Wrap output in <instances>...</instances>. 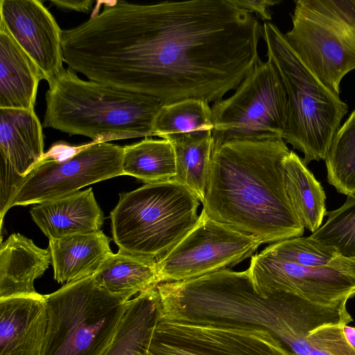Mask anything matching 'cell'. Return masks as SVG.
Instances as JSON below:
<instances>
[{
    "mask_svg": "<svg viewBox=\"0 0 355 355\" xmlns=\"http://www.w3.org/2000/svg\"><path fill=\"white\" fill-rule=\"evenodd\" d=\"M30 214L49 240L100 231L104 221L92 188L36 204Z\"/></svg>",
    "mask_w": 355,
    "mask_h": 355,
    "instance_id": "cell-15",
    "label": "cell"
},
{
    "mask_svg": "<svg viewBox=\"0 0 355 355\" xmlns=\"http://www.w3.org/2000/svg\"><path fill=\"white\" fill-rule=\"evenodd\" d=\"M123 175L133 176L146 183L172 180L176 173L175 153L165 139L146 138L123 147Z\"/></svg>",
    "mask_w": 355,
    "mask_h": 355,
    "instance_id": "cell-24",
    "label": "cell"
},
{
    "mask_svg": "<svg viewBox=\"0 0 355 355\" xmlns=\"http://www.w3.org/2000/svg\"><path fill=\"white\" fill-rule=\"evenodd\" d=\"M248 270L255 291L263 297L284 292L332 305L355 295V262L341 267L306 266L263 250L251 257Z\"/></svg>",
    "mask_w": 355,
    "mask_h": 355,
    "instance_id": "cell-12",
    "label": "cell"
},
{
    "mask_svg": "<svg viewBox=\"0 0 355 355\" xmlns=\"http://www.w3.org/2000/svg\"><path fill=\"white\" fill-rule=\"evenodd\" d=\"M285 187L292 206L304 228L311 233L326 216V194L303 159L290 150L283 161Z\"/></svg>",
    "mask_w": 355,
    "mask_h": 355,
    "instance_id": "cell-22",
    "label": "cell"
},
{
    "mask_svg": "<svg viewBox=\"0 0 355 355\" xmlns=\"http://www.w3.org/2000/svg\"><path fill=\"white\" fill-rule=\"evenodd\" d=\"M110 240L101 230L50 239L54 279L67 284L94 275L112 253Z\"/></svg>",
    "mask_w": 355,
    "mask_h": 355,
    "instance_id": "cell-19",
    "label": "cell"
},
{
    "mask_svg": "<svg viewBox=\"0 0 355 355\" xmlns=\"http://www.w3.org/2000/svg\"><path fill=\"white\" fill-rule=\"evenodd\" d=\"M289 46L337 95L344 76L355 69V0L295 1Z\"/></svg>",
    "mask_w": 355,
    "mask_h": 355,
    "instance_id": "cell-7",
    "label": "cell"
},
{
    "mask_svg": "<svg viewBox=\"0 0 355 355\" xmlns=\"http://www.w3.org/2000/svg\"><path fill=\"white\" fill-rule=\"evenodd\" d=\"M326 216L325 223L309 237L334 247L345 257L355 258V192Z\"/></svg>",
    "mask_w": 355,
    "mask_h": 355,
    "instance_id": "cell-28",
    "label": "cell"
},
{
    "mask_svg": "<svg viewBox=\"0 0 355 355\" xmlns=\"http://www.w3.org/2000/svg\"><path fill=\"white\" fill-rule=\"evenodd\" d=\"M41 80L35 64L0 25V108L34 110Z\"/></svg>",
    "mask_w": 355,
    "mask_h": 355,
    "instance_id": "cell-18",
    "label": "cell"
},
{
    "mask_svg": "<svg viewBox=\"0 0 355 355\" xmlns=\"http://www.w3.org/2000/svg\"><path fill=\"white\" fill-rule=\"evenodd\" d=\"M162 318L157 285L128 301L114 339L102 355H146L153 329Z\"/></svg>",
    "mask_w": 355,
    "mask_h": 355,
    "instance_id": "cell-20",
    "label": "cell"
},
{
    "mask_svg": "<svg viewBox=\"0 0 355 355\" xmlns=\"http://www.w3.org/2000/svg\"><path fill=\"white\" fill-rule=\"evenodd\" d=\"M123 147L94 141L72 148L71 153L61 159L48 153L24 178L8 209L62 198L85 186L123 175Z\"/></svg>",
    "mask_w": 355,
    "mask_h": 355,
    "instance_id": "cell-9",
    "label": "cell"
},
{
    "mask_svg": "<svg viewBox=\"0 0 355 355\" xmlns=\"http://www.w3.org/2000/svg\"><path fill=\"white\" fill-rule=\"evenodd\" d=\"M24 177L19 175L7 162L1 159V225L9 203Z\"/></svg>",
    "mask_w": 355,
    "mask_h": 355,
    "instance_id": "cell-30",
    "label": "cell"
},
{
    "mask_svg": "<svg viewBox=\"0 0 355 355\" xmlns=\"http://www.w3.org/2000/svg\"><path fill=\"white\" fill-rule=\"evenodd\" d=\"M233 1L241 9L251 14L255 13L257 17L264 21L271 19L270 8L280 3L279 1L273 0H233Z\"/></svg>",
    "mask_w": 355,
    "mask_h": 355,
    "instance_id": "cell-31",
    "label": "cell"
},
{
    "mask_svg": "<svg viewBox=\"0 0 355 355\" xmlns=\"http://www.w3.org/2000/svg\"><path fill=\"white\" fill-rule=\"evenodd\" d=\"M146 355H294L268 331L170 321L155 327Z\"/></svg>",
    "mask_w": 355,
    "mask_h": 355,
    "instance_id": "cell-11",
    "label": "cell"
},
{
    "mask_svg": "<svg viewBox=\"0 0 355 355\" xmlns=\"http://www.w3.org/2000/svg\"><path fill=\"white\" fill-rule=\"evenodd\" d=\"M157 261L119 250L110 254L93 276L107 292L128 301L132 295L159 284Z\"/></svg>",
    "mask_w": 355,
    "mask_h": 355,
    "instance_id": "cell-21",
    "label": "cell"
},
{
    "mask_svg": "<svg viewBox=\"0 0 355 355\" xmlns=\"http://www.w3.org/2000/svg\"><path fill=\"white\" fill-rule=\"evenodd\" d=\"M262 37L287 94L283 139L304 154L306 165L325 160L348 105L306 67L275 24H263Z\"/></svg>",
    "mask_w": 355,
    "mask_h": 355,
    "instance_id": "cell-4",
    "label": "cell"
},
{
    "mask_svg": "<svg viewBox=\"0 0 355 355\" xmlns=\"http://www.w3.org/2000/svg\"><path fill=\"white\" fill-rule=\"evenodd\" d=\"M235 90L211 107L212 149L233 140L283 139L287 94L272 63L260 62Z\"/></svg>",
    "mask_w": 355,
    "mask_h": 355,
    "instance_id": "cell-8",
    "label": "cell"
},
{
    "mask_svg": "<svg viewBox=\"0 0 355 355\" xmlns=\"http://www.w3.org/2000/svg\"><path fill=\"white\" fill-rule=\"evenodd\" d=\"M172 145L176 173L173 180L189 188L203 202L213 148L211 130L165 136Z\"/></svg>",
    "mask_w": 355,
    "mask_h": 355,
    "instance_id": "cell-23",
    "label": "cell"
},
{
    "mask_svg": "<svg viewBox=\"0 0 355 355\" xmlns=\"http://www.w3.org/2000/svg\"><path fill=\"white\" fill-rule=\"evenodd\" d=\"M48 323L41 355H102L128 302L103 288L93 275L44 295Z\"/></svg>",
    "mask_w": 355,
    "mask_h": 355,
    "instance_id": "cell-6",
    "label": "cell"
},
{
    "mask_svg": "<svg viewBox=\"0 0 355 355\" xmlns=\"http://www.w3.org/2000/svg\"><path fill=\"white\" fill-rule=\"evenodd\" d=\"M263 26L233 0L103 2L62 31L63 60L90 80L159 99L208 103L236 89L261 62Z\"/></svg>",
    "mask_w": 355,
    "mask_h": 355,
    "instance_id": "cell-1",
    "label": "cell"
},
{
    "mask_svg": "<svg viewBox=\"0 0 355 355\" xmlns=\"http://www.w3.org/2000/svg\"><path fill=\"white\" fill-rule=\"evenodd\" d=\"M1 159L26 177L44 157L42 126L34 110L0 108Z\"/></svg>",
    "mask_w": 355,
    "mask_h": 355,
    "instance_id": "cell-17",
    "label": "cell"
},
{
    "mask_svg": "<svg viewBox=\"0 0 355 355\" xmlns=\"http://www.w3.org/2000/svg\"><path fill=\"white\" fill-rule=\"evenodd\" d=\"M51 263L49 248H40L19 233L10 235L1 242L0 299L38 295L34 282Z\"/></svg>",
    "mask_w": 355,
    "mask_h": 355,
    "instance_id": "cell-16",
    "label": "cell"
},
{
    "mask_svg": "<svg viewBox=\"0 0 355 355\" xmlns=\"http://www.w3.org/2000/svg\"><path fill=\"white\" fill-rule=\"evenodd\" d=\"M312 348L328 355H355V327L347 324H327L308 336Z\"/></svg>",
    "mask_w": 355,
    "mask_h": 355,
    "instance_id": "cell-29",
    "label": "cell"
},
{
    "mask_svg": "<svg viewBox=\"0 0 355 355\" xmlns=\"http://www.w3.org/2000/svg\"><path fill=\"white\" fill-rule=\"evenodd\" d=\"M47 323L44 295L0 299V355H41Z\"/></svg>",
    "mask_w": 355,
    "mask_h": 355,
    "instance_id": "cell-14",
    "label": "cell"
},
{
    "mask_svg": "<svg viewBox=\"0 0 355 355\" xmlns=\"http://www.w3.org/2000/svg\"><path fill=\"white\" fill-rule=\"evenodd\" d=\"M49 2L58 8L66 10L89 12L92 8V0H51Z\"/></svg>",
    "mask_w": 355,
    "mask_h": 355,
    "instance_id": "cell-32",
    "label": "cell"
},
{
    "mask_svg": "<svg viewBox=\"0 0 355 355\" xmlns=\"http://www.w3.org/2000/svg\"><path fill=\"white\" fill-rule=\"evenodd\" d=\"M199 202L173 179L120 193L110 213L113 240L122 252L158 261L197 225Z\"/></svg>",
    "mask_w": 355,
    "mask_h": 355,
    "instance_id": "cell-5",
    "label": "cell"
},
{
    "mask_svg": "<svg viewBox=\"0 0 355 355\" xmlns=\"http://www.w3.org/2000/svg\"><path fill=\"white\" fill-rule=\"evenodd\" d=\"M211 107L198 98H186L164 105L154 123L153 136H165L213 129Z\"/></svg>",
    "mask_w": 355,
    "mask_h": 355,
    "instance_id": "cell-26",
    "label": "cell"
},
{
    "mask_svg": "<svg viewBox=\"0 0 355 355\" xmlns=\"http://www.w3.org/2000/svg\"><path fill=\"white\" fill-rule=\"evenodd\" d=\"M265 252L275 257L311 267H341L355 262L334 247L309 236H298L269 245Z\"/></svg>",
    "mask_w": 355,
    "mask_h": 355,
    "instance_id": "cell-27",
    "label": "cell"
},
{
    "mask_svg": "<svg viewBox=\"0 0 355 355\" xmlns=\"http://www.w3.org/2000/svg\"><path fill=\"white\" fill-rule=\"evenodd\" d=\"M324 161L329 184L338 193H354L355 110L336 132Z\"/></svg>",
    "mask_w": 355,
    "mask_h": 355,
    "instance_id": "cell-25",
    "label": "cell"
},
{
    "mask_svg": "<svg viewBox=\"0 0 355 355\" xmlns=\"http://www.w3.org/2000/svg\"><path fill=\"white\" fill-rule=\"evenodd\" d=\"M309 355H328V354L327 353L324 352L323 351L313 348L312 351Z\"/></svg>",
    "mask_w": 355,
    "mask_h": 355,
    "instance_id": "cell-33",
    "label": "cell"
},
{
    "mask_svg": "<svg viewBox=\"0 0 355 355\" xmlns=\"http://www.w3.org/2000/svg\"><path fill=\"white\" fill-rule=\"evenodd\" d=\"M49 85L43 126L96 143L153 136L164 105L151 96L83 80L70 68Z\"/></svg>",
    "mask_w": 355,
    "mask_h": 355,
    "instance_id": "cell-3",
    "label": "cell"
},
{
    "mask_svg": "<svg viewBox=\"0 0 355 355\" xmlns=\"http://www.w3.org/2000/svg\"><path fill=\"white\" fill-rule=\"evenodd\" d=\"M261 243L210 218L203 210L195 227L157 261L159 284L189 280L232 268Z\"/></svg>",
    "mask_w": 355,
    "mask_h": 355,
    "instance_id": "cell-10",
    "label": "cell"
},
{
    "mask_svg": "<svg viewBox=\"0 0 355 355\" xmlns=\"http://www.w3.org/2000/svg\"><path fill=\"white\" fill-rule=\"evenodd\" d=\"M289 152L282 138L233 140L213 148L202 210L261 244L302 236L305 228L285 187Z\"/></svg>",
    "mask_w": 355,
    "mask_h": 355,
    "instance_id": "cell-2",
    "label": "cell"
},
{
    "mask_svg": "<svg viewBox=\"0 0 355 355\" xmlns=\"http://www.w3.org/2000/svg\"><path fill=\"white\" fill-rule=\"evenodd\" d=\"M2 25L50 83L64 69L62 30L37 0H1Z\"/></svg>",
    "mask_w": 355,
    "mask_h": 355,
    "instance_id": "cell-13",
    "label": "cell"
}]
</instances>
